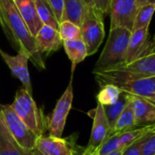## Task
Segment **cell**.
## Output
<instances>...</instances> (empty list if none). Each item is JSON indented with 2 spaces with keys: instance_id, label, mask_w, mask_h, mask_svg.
I'll return each instance as SVG.
<instances>
[{
  "instance_id": "obj_1",
  "label": "cell",
  "mask_w": 155,
  "mask_h": 155,
  "mask_svg": "<svg viewBox=\"0 0 155 155\" xmlns=\"http://www.w3.org/2000/svg\"><path fill=\"white\" fill-rule=\"evenodd\" d=\"M0 25L17 52L25 53L37 69H45V58L40 54L35 37L27 29L13 0H0Z\"/></svg>"
},
{
  "instance_id": "obj_2",
  "label": "cell",
  "mask_w": 155,
  "mask_h": 155,
  "mask_svg": "<svg viewBox=\"0 0 155 155\" xmlns=\"http://www.w3.org/2000/svg\"><path fill=\"white\" fill-rule=\"evenodd\" d=\"M100 87L106 84L117 86L123 93L142 97L155 105V77H143L126 70L123 65L94 71Z\"/></svg>"
},
{
  "instance_id": "obj_3",
  "label": "cell",
  "mask_w": 155,
  "mask_h": 155,
  "mask_svg": "<svg viewBox=\"0 0 155 155\" xmlns=\"http://www.w3.org/2000/svg\"><path fill=\"white\" fill-rule=\"evenodd\" d=\"M131 34L132 32L126 28H110L105 46L94 65V71L124 65Z\"/></svg>"
},
{
  "instance_id": "obj_4",
  "label": "cell",
  "mask_w": 155,
  "mask_h": 155,
  "mask_svg": "<svg viewBox=\"0 0 155 155\" xmlns=\"http://www.w3.org/2000/svg\"><path fill=\"white\" fill-rule=\"evenodd\" d=\"M10 105L18 117L37 137L44 135L47 129V119L44 116L42 110L38 108L32 94L21 87L16 91L14 101Z\"/></svg>"
},
{
  "instance_id": "obj_5",
  "label": "cell",
  "mask_w": 155,
  "mask_h": 155,
  "mask_svg": "<svg viewBox=\"0 0 155 155\" xmlns=\"http://www.w3.org/2000/svg\"><path fill=\"white\" fill-rule=\"evenodd\" d=\"M81 28L82 39L87 49V55L94 54L104 39V15L94 7L88 6Z\"/></svg>"
},
{
  "instance_id": "obj_6",
  "label": "cell",
  "mask_w": 155,
  "mask_h": 155,
  "mask_svg": "<svg viewBox=\"0 0 155 155\" xmlns=\"http://www.w3.org/2000/svg\"><path fill=\"white\" fill-rule=\"evenodd\" d=\"M0 113L5 126L18 144L27 151L34 150L38 137L18 117L12 106L0 104Z\"/></svg>"
},
{
  "instance_id": "obj_7",
  "label": "cell",
  "mask_w": 155,
  "mask_h": 155,
  "mask_svg": "<svg viewBox=\"0 0 155 155\" xmlns=\"http://www.w3.org/2000/svg\"><path fill=\"white\" fill-rule=\"evenodd\" d=\"M74 100V89H73V74L71 76L70 82L62 94V96L57 101L55 107L47 119V129L49 135L54 137H62L64 126L66 124L67 116L72 108Z\"/></svg>"
},
{
  "instance_id": "obj_8",
  "label": "cell",
  "mask_w": 155,
  "mask_h": 155,
  "mask_svg": "<svg viewBox=\"0 0 155 155\" xmlns=\"http://www.w3.org/2000/svg\"><path fill=\"white\" fill-rule=\"evenodd\" d=\"M89 115L93 117V126L88 145L84 152L85 154L92 153L110 135H112V128L106 116L104 105L97 103V106L95 109L90 111Z\"/></svg>"
},
{
  "instance_id": "obj_9",
  "label": "cell",
  "mask_w": 155,
  "mask_h": 155,
  "mask_svg": "<svg viewBox=\"0 0 155 155\" xmlns=\"http://www.w3.org/2000/svg\"><path fill=\"white\" fill-rule=\"evenodd\" d=\"M137 10L136 0H111L110 28L123 27L132 32Z\"/></svg>"
},
{
  "instance_id": "obj_10",
  "label": "cell",
  "mask_w": 155,
  "mask_h": 155,
  "mask_svg": "<svg viewBox=\"0 0 155 155\" xmlns=\"http://www.w3.org/2000/svg\"><path fill=\"white\" fill-rule=\"evenodd\" d=\"M35 148L44 155H76L75 140L73 136L65 139L43 135L37 138Z\"/></svg>"
},
{
  "instance_id": "obj_11",
  "label": "cell",
  "mask_w": 155,
  "mask_h": 155,
  "mask_svg": "<svg viewBox=\"0 0 155 155\" xmlns=\"http://www.w3.org/2000/svg\"><path fill=\"white\" fill-rule=\"evenodd\" d=\"M0 55L10 69L13 76L16 77L22 83V87L30 94H33V87L28 71V56L23 52H17L16 55H11L1 49Z\"/></svg>"
},
{
  "instance_id": "obj_12",
  "label": "cell",
  "mask_w": 155,
  "mask_h": 155,
  "mask_svg": "<svg viewBox=\"0 0 155 155\" xmlns=\"http://www.w3.org/2000/svg\"><path fill=\"white\" fill-rule=\"evenodd\" d=\"M35 39L37 48L44 58L58 51L63 46V40L58 30L48 25H44L35 36Z\"/></svg>"
},
{
  "instance_id": "obj_13",
  "label": "cell",
  "mask_w": 155,
  "mask_h": 155,
  "mask_svg": "<svg viewBox=\"0 0 155 155\" xmlns=\"http://www.w3.org/2000/svg\"><path fill=\"white\" fill-rule=\"evenodd\" d=\"M148 35L149 26L132 32L126 51L124 65L131 64L143 56L147 55V50L149 45Z\"/></svg>"
},
{
  "instance_id": "obj_14",
  "label": "cell",
  "mask_w": 155,
  "mask_h": 155,
  "mask_svg": "<svg viewBox=\"0 0 155 155\" xmlns=\"http://www.w3.org/2000/svg\"><path fill=\"white\" fill-rule=\"evenodd\" d=\"M134 114L135 125L145 126L155 123V105L148 100L127 94Z\"/></svg>"
},
{
  "instance_id": "obj_15",
  "label": "cell",
  "mask_w": 155,
  "mask_h": 155,
  "mask_svg": "<svg viewBox=\"0 0 155 155\" xmlns=\"http://www.w3.org/2000/svg\"><path fill=\"white\" fill-rule=\"evenodd\" d=\"M18 11L30 34L35 37L44 24L42 23L35 5L34 0H25L16 5Z\"/></svg>"
},
{
  "instance_id": "obj_16",
  "label": "cell",
  "mask_w": 155,
  "mask_h": 155,
  "mask_svg": "<svg viewBox=\"0 0 155 155\" xmlns=\"http://www.w3.org/2000/svg\"><path fill=\"white\" fill-rule=\"evenodd\" d=\"M0 155H32L18 144L5 126L0 113Z\"/></svg>"
},
{
  "instance_id": "obj_17",
  "label": "cell",
  "mask_w": 155,
  "mask_h": 155,
  "mask_svg": "<svg viewBox=\"0 0 155 155\" xmlns=\"http://www.w3.org/2000/svg\"><path fill=\"white\" fill-rule=\"evenodd\" d=\"M63 46L65 54L72 63V74H74L76 65L88 56L85 44L82 38L74 40H64L63 41Z\"/></svg>"
},
{
  "instance_id": "obj_18",
  "label": "cell",
  "mask_w": 155,
  "mask_h": 155,
  "mask_svg": "<svg viewBox=\"0 0 155 155\" xmlns=\"http://www.w3.org/2000/svg\"><path fill=\"white\" fill-rule=\"evenodd\" d=\"M87 9L88 5L84 0H64L63 21L68 20L80 26Z\"/></svg>"
},
{
  "instance_id": "obj_19",
  "label": "cell",
  "mask_w": 155,
  "mask_h": 155,
  "mask_svg": "<svg viewBox=\"0 0 155 155\" xmlns=\"http://www.w3.org/2000/svg\"><path fill=\"white\" fill-rule=\"evenodd\" d=\"M126 70L143 77H155V53L149 54L138 60L123 65Z\"/></svg>"
},
{
  "instance_id": "obj_20",
  "label": "cell",
  "mask_w": 155,
  "mask_h": 155,
  "mask_svg": "<svg viewBox=\"0 0 155 155\" xmlns=\"http://www.w3.org/2000/svg\"><path fill=\"white\" fill-rule=\"evenodd\" d=\"M126 96H127L126 105H125L124 111L122 112L121 115L119 116L118 120L116 121V123L113 128L112 134H121L126 133L128 131H131V130L136 128L133 106H132L131 101L127 94H126Z\"/></svg>"
},
{
  "instance_id": "obj_21",
  "label": "cell",
  "mask_w": 155,
  "mask_h": 155,
  "mask_svg": "<svg viewBox=\"0 0 155 155\" xmlns=\"http://www.w3.org/2000/svg\"><path fill=\"white\" fill-rule=\"evenodd\" d=\"M37 14L45 25L51 26L56 30L59 28V23L51 9L50 5H48L46 0H34Z\"/></svg>"
},
{
  "instance_id": "obj_22",
  "label": "cell",
  "mask_w": 155,
  "mask_h": 155,
  "mask_svg": "<svg viewBox=\"0 0 155 155\" xmlns=\"http://www.w3.org/2000/svg\"><path fill=\"white\" fill-rule=\"evenodd\" d=\"M123 92L115 85L106 84L101 87V90L96 95L97 103L104 106H109L115 104L121 97Z\"/></svg>"
},
{
  "instance_id": "obj_23",
  "label": "cell",
  "mask_w": 155,
  "mask_h": 155,
  "mask_svg": "<svg viewBox=\"0 0 155 155\" xmlns=\"http://www.w3.org/2000/svg\"><path fill=\"white\" fill-rule=\"evenodd\" d=\"M154 12L155 4H149V5H145L139 7L135 15L133 31L149 26Z\"/></svg>"
},
{
  "instance_id": "obj_24",
  "label": "cell",
  "mask_w": 155,
  "mask_h": 155,
  "mask_svg": "<svg viewBox=\"0 0 155 155\" xmlns=\"http://www.w3.org/2000/svg\"><path fill=\"white\" fill-rule=\"evenodd\" d=\"M126 103H127V96L125 94H124V96H121L115 104L109 105V106H104L105 114L108 118L112 131H113V128H114L116 121L118 120L119 116L121 115L122 112L124 111V109L126 105Z\"/></svg>"
},
{
  "instance_id": "obj_25",
  "label": "cell",
  "mask_w": 155,
  "mask_h": 155,
  "mask_svg": "<svg viewBox=\"0 0 155 155\" xmlns=\"http://www.w3.org/2000/svg\"><path fill=\"white\" fill-rule=\"evenodd\" d=\"M58 32L63 41L64 40H74L81 39V28L79 25L68 21L64 20L59 24Z\"/></svg>"
},
{
  "instance_id": "obj_26",
  "label": "cell",
  "mask_w": 155,
  "mask_h": 155,
  "mask_svg": "<svg viewBox=\"0 0 155 155\" xmlns=\"http://www.w3.org/2000/svg\"><path fill=\"white\" fill-rule=\"evenodd\" d=\"M119 149H123L121 147V143H120V134H112L95 151H94L90 154L105 155Z\"/></svg>"
},
{
  "instance_id": "obj_27",
  "label": "cell",
  "mask_w": 155,
  "mask_h": 155,
  "mask_svg": "<svg viewBox=\"0 0 155 155\" xmlns=\"http://www.w3.org/2000/svg\"><path fill=\"white\" fill-rule=\"evenodd\" d=\"M155 133V130H153L151 132H149L148 134H146L145 135H143L142 138H140L139 140L135 141L134 143H132L129 147H127L124 152V155H142L143 152V148L145 144V143L148 141V139Z\"/></svg>"
},
{
  "instance_id": "obj_28",
  "label": "cell",
  "mask_w": 155,
  "mask_h": 155,
  "mask_svg": "<svg viewBox=\"0 0 155 155\" xmlns=\"http://www.w3.org/2000/svg\"><path fill=\"white\" fill-rule=\"evenodd\" d=\"M51 9L53 10L58 23L63 21L64 11V0H46Z\"/></svg>"
},
{
  "instance_id": "obj_29",
  "label": "cell",
  "mask_w": 155,
  "mask_h": 155,
  "mask_svg": "<svg viewBox=\"0 0 155 155\" xmlns=\"http://www.w3.org/2000/svg\"><path fill=\"white\" fill-rule=\"evenodd\" d=\"M111 0H94V6L104 15H107L110 13Z\"/></svg>"
},
{
  "instance_id": "obj_30",
  "label": "cell",
  "mask_w": 155,
  "mask_h": 155,
  "mask_svg": "<svg viewBox=\"0 0 155 155\" xmlns=\"http://www.w3.org/2000/svg\"><path fill=\"white\" fill-rule=\"evenodd\" d=\"M142 155H155V133L145 143Z\"/></svg>"
},
{
  "instance_id": "obj_31",
  "label": "cell",
  "mask_w": 155,
  "mask_h": 155,
  "mask_svg": "<svg viewBox=\"0 0 155 155\" xmlns=\"http://www.w3.org/2000/svg\"><path fill=\"white\" fill-rule=\"evenodd\" d=\"M155 53V36H153L152 41H149V45H148V50H147V54Z\"/></svg>"
},
{
  "instance_id": "obj_32",
  "label": "cell",
  "mask_w": 155,
  "mask_h": 155,
  "mask_svg": "<svg viewBox=\"0 0 155 155\" xmlns=\"http://www.w3.org/2000/svg\"><path fill=\"white\" fill-rule=\"evenodd\" d=\"M136 4L138 8L145 5H149V4H155V0H136Z\"/></svg>"
},
{
  "instance_id": "obj_33",
  "label": "cell",
  "mask_w": 155,
  "mask_h": 155,
  "mask_svg": "<svg viewBox=\"0 0 155 155\" xmlns=\"http://www.w3.org/2000/svg\"><path fill=\"white\" fill-rule=\"evenodd\" d=\"M124 149H119V150H116L114 152L109 153H107V154L105 155H124Z\"/></svg>"
},
{
  "instance_id": "obj_34",
  "label": "cell",
  "mask_w": 155,
  "mask_h": 155,
  "mask_svg": "<svg viewBox=\"0 0 155 155\" xmlns=\"http://www.w3.org/2000/svg\"><path fill=\"white\" fill-rule=\"evenodd\" d=\"M31 153H32V155H44L41 152H39L36 148H35L34 150H32Z\"/></svg>"
},
{
  "instance_id": "obj_35",
  "label": "cell",
  "mask_w": 155,
  "mask_h": 155,
  "mask_svg": "<svg viewBox=\"0 0 155 155\" xmlns=\"http://www.w3.org/2000/svg\"><path fill=\"white\" fill-rule=\"evenodd\" d=\"M88 6H94V0H84Z\"/></svg>"
},
{
  "instance_id": "obj_36",
  "label": "cell",
  "mask_w": 155,
  "mask_h": 155,
  "mask_svg": "<svg viewBox=\"0 0 155 155\" xmlns=\"http://www.w3.org/2000/svg\"><path fill=\"white\" fill-rule=\"evenodd\" d=\"M13 1L15 3V5H17V4H19V3H21L23 1H25V0H13Z\"/></svg>"
},
{
  "instance_id": "obj_37",
  "label": "cell",
  "mask_w": 155,
  "mask_h": 155,
  "mask_svg": "<svg viewBox=\"0 0 155 155\" xmlns=\"http://www.w3.org/2000/svg\"><path fill=\"white\" fill-rule=\"evenodd\" d=\"M154 36H155V35H154Z\"/></svg>"
}]
</instances>
